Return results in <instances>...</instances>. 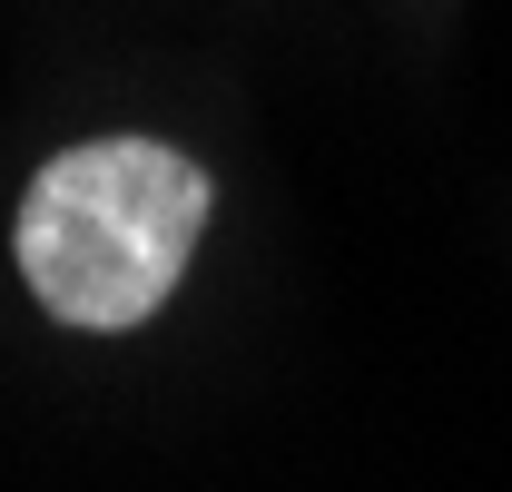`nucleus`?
Instances as JSON below:
<instances>
[{
  "label": "nucleus",
  "mask_w": 512,
  "mask_h": 492,
  "mask_svg": "<svg viewBox=\"0 0 512 492\" xmlns=\"http://www.w3.org/2000/svg\"><path fill=\"white\" fill-rule=\"evenodd\" d=\"M197 227H207L197 158L158 138H89L50 158L20 197V276L60 325L119 335L168 306V286L197 256Z\"/></svg>",
  "instance_id": "nucleus-1"
}]
</instances>
